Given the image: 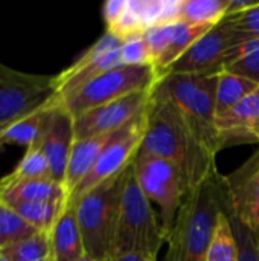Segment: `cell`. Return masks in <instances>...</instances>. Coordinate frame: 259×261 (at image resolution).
Wrapping results in <instances>:
<instances>
[{"label":"cell","mask_w":259,"mask_h":261,"mask_svg":"<svg viewBox=\"0 0 259 261\" xmlns=\"http://www.w3.org/2000/svg\"><path fill=\"white\" fill-rule=\"evenodd\" d=\"M122 66H153L151 54L143 40V34L128 38L121 46Z\"/></svg>","instance_id":"obj_30"},{"label":"cell","mask_w":259,"mask_h":261,"mask_svg":"<svg viewBox=\"0 0 259 261\" xmlns=\"http://www.w3.org/2000/svg\"><path fill=\"white\" fill-rule=\"evenodd\" d=\"M131 167L142 193L160 208V223L168 240L177 213L189 193L185 179L176 165L148 153L142 147Z\"/></svg>","instance_id":"obj_6"},{"label":"cell","mask_w":259,"mask_h":261,"mask_svg":"<svg viewBox=\"0 0 259 261\" xmlns=\"http://www.w3.org/2000/svg\"><path fill=\"white\" fill-rule=\"evenodd\" d=\"M166 44L165 50L156 66V70L162 76V73L171 67L197 40H200L206 32H209L215 24H191L182 20L165 23Z\"/></svg>","instance_id":"obj_19"},{"label":"cell","mask_w":259,"mask_h":261,"mask_svg":"<svg viewBox=\"0 0 259 261\" xmlns=\"http://www.w3.org/2000/svg\"><path fill=\"white\" fill-rule=\"evenodd\" d=\"M127 3H128V0H108L104 3L102 17L107 24V29L111 28L119 20V17L124 14V11L127 8Z\"/></svg>","instance_id":"obj_32"},{"label":"cell","mask_w":259,"mask_h":261,"mask_svg":"<svg viewBox=\"0 0 259 261\" xmlns=\"http://www.w3.org/2000/svg\"><path fill=\"white\" fill-rule=\"evenodd\" d=\"M8 125H9V124H8ZM8 125H0V138H2V135H3V132L6 130V127H8Z\"/></svg>","instance_id":"obj_37"},{"label":"cell","mask_w":259,"mask_h":261,"mask_svg":"<svg viewBox=\"0 0 259 261\" xmlns=\"http://www.w3.org/2000/svg\"><path fill=\"white\" fill-rule=\"evenodd\" d=\"M122 43L124 41L119 37L105 31L104 35L84 50L67 69L55 75V95L58 101H64L101 73L122 66Z\"/></svg>","instance_id":"obj_10"},{"label":"cell","mask_w":259,"mask_h":261,"mask_svg":"<svg viewBox=\"0 0 259 261\" xmlns=\"http://www.w3.org/2000/svg\"><path fill=\"white\" fill-rule=\"evenodd\" d=\"M238 38L240 44L259 38V2L237 14L226 15L221 20Z\"/></svg>","instance_id":"obj_28"},{"label":"cell","mask_w":259,"mask_h":261,"mask_svg":"<svg viewBox=\"0 0 259 261\" xmlns=\"http://www.w3.org/2000/svg\"><path fill=\"white\" fill-rule=\"evenodd\" d=\"M9 261H55L50 231H37L31 237L0 249Z\"/></svg>","instance_id":"obj_23"},{"label":"cell","mask_w":259,"mask_h":261,"mask_svg":"<svg viewBox=\"0 0 259 261\" xmlns=\"http://www.w3.org/2000/svg\"><path fill=\"white\" fill-rule=\"evenodd\" d=\"M32 179H52L49 161L41 151L40 147L32 145L26 148V153L20 159L15 170L5 176V182H18V180H32Z\"/></svg>","instance_id":"obj_25"},{"label":"cell","mask_w":259,"mask_h":261,"mask_svg":"<svg viewBox=\"0 0 259 261\" xmlns=\"http://www.w3.org/2000/svg\"><path fill=\"white\" fill-rule=\"evenodd\" d=\"M240 41L237 35L220 21L209 32H206L200 40H197L171 67H168L165 75H208L220 73L224 67V57L227 50L238 46ZM160 76V78H162Z\"/></svg>","instance_id":"obj_11"},{"label":"cell","mask_w":259,"mask_h":261,"mask_svg":"<svg viewBox=\"0 0 259 261\" xmlns=\"http://www.w3.org/2000/svg\"><path fill=\"white\" fill-rule=\"evenodd\" d=\"M50 242L55 261H76L85 254L73 202H67L52 226Z\"/></svg>","instance_id":"obj_18"},{"label":"cell","mask_w":259,"mask_h":261,"mask_svg":"<svg viewBox=\"0 0 259 261\" xmlns=\"http://www.w3.org/2000/svg\"><path fill=\"white\" fill-rule=\"evenodd\" d=\"M238 248V261H259V237L234 217H227Z\"/></svg>","instance_id":"obj_29"},{"label":"cell","mask_w":259,"mask_h":261,"mask_svg":"<svg viewBox=\"0 0 259 261\" xmlns=\"http://www.w3.org/2000/svg\"><path fill=\"white\" fill-rule=\"evenodd\" d=\"M206 261H238L237 240L234 237L232 226L226 214H221V217L218 219Z\"/></svg>","instance_id":"obj_27"},{"label":"cell","mask_w":259,"mask_h":261,"mask_svg":"<svg viewBox=\"0 0 259 261\" xmlns=\"http://www.w3.org/2000/svg\"><path fill=\"white\" fill-rule=\"evenodd\" d=\"M0 261H9L8 260V257H6L2 251H0Z\"/></svg>","instance_id":"obj_36"},{"label":"cell","mask_w":259,"mask_h":261,"mask_svg":"<svg viewBox=\"0 0 259 261\" xmlns=\"http://www.w3.org/2000/svg\"><path fill=\"white\" fill-rule=\"evenodd\" d=\"M105 261H150L137 254H114Z\"/></svg>","instance_id":"obj_33"},{"label":"cell","mask_w":259,"mask_h":261,"mask_svg":"<svg viewBox=\"0 0 259 261\" xmlns=\"http://www.w3.org/2000/svg\"><path fill=\"white\" fill-rule=\"evenodd\" d=\"M0 197L11 203L17 200H67V193L63 184L53 179H32L18 182L0 180Z\"/></svg>","instance_id":"obj_20"},{"label":"cell","mask_w":259,"mask_h":261,"mask_svg":"<svg viewBox=\"0 0 259 261\" xmlns=\"http://www.w3.org/2000/svg\"><path fill=\"white\" fill-rule=\"evenodd\" d=\"M159 80L160 75L154 66H118L87 83L78 92L61 101V106L76 118L134 92L151 90Z\"/></svg>","instance_id":"obj_7"},{"label":"cell","mask_w":259,"mask_h":261,"mask_svg":"<svg viewBox=\"0 0 259 261\" xmlns=\"http://www.w3.org/2000/svg\"><path fill=\"white\" fill-rule=\"evenodd\" d=\"M229 196L227 217H234L259 237V150L240 168L224 176Z\"/></svg>","instance_id":"obj_13"},{"label":"cell","mask_w":259,"mask_h":261,"mask_svg":"<svg viewBox=\"0 0 259 261\" xmlns=\"http://www.w3.org/2000/svg\"><path fill=\"white\" fill-rule=\"evenodd\" d=\"M259 84L231 73L227 70H221L218 73L217 83V95H215V115L217 118L224 115L234 106H237L241 99H244L249 93H252Z\"/></svg>","instance_id":"obj_22"},{"label":"cell","mask_w":259,"mask_h":261,"mask_svg":"<svg viewBox=\"0 0 259 261\" xmlns=\"http://www.w3.org/2000/svg\"><path fill=\"white\" fill-rule=\"evenodd\" d=\"M55 96V75L26 73L0 63V125L12 124Z\"/></svg>","instance_id":"obj_8"},{"label":"cell","mask_w":259,"mask_h":261,"mask_svg":"<svg viewBox=\"0 0 259 261\" xmlns=\"http://www.w3.org/2000/svg\"><path fill=\"white\" fill-rule=\"evenodd\" d=\"M227 208L224 176L217 170L185 197L166 240L165 261H206L218 219Z\"/></svg>","instance_id":"obj_2"},{"label":"cell","mask_w":259,"mask_h":261,"mask_svg":"<svg viewBox=\"0 0 259 261\" xmlns=\"http://www.w3.org/2000/svg\"><path fill=\"white\" fill-rule=\"evenodd\" d=\"M151 90L134 92L73 118L75 139L110 135L121 130L147 109Z\"/></svg>","instance_id":"obj_12"},{"label":"cell","mask_w":259,"mask_h":261,"mask_svg":"<svg viewBox=\"0 0 259 261\" xmlns=\"http://www.w3.org/2000/svg\"><path fill=\"white\" fill-rule=\"evenodd\" d=\"M166 236L151 202L142 193L133 167L125 171L119 219L113 242L114 254H137L150 261H157ZM110 255V257H111Z\"/></svg>","instance_id":"obj_3"},{"label":"cell","mask_w":259,"mask_h":261,"mask_svg":"<svg viewBox=\"0 0 259 261\" xmlns=\"http://www.w3.org/2000/svg\"><path fill=\"white\" fill-rule=\"evenodd\" d=\"M114 133L85 138V139H75L72 151H70V158L67 162L66 177H64V188H66L67 197L73 194V191L79 187V184L92 171L101 153L104 151L105 145L108 144V141L111 139Z\"/></svg>","instance_id":"obj_17"},{"label":"cell","mask_w":259,"mask_h":261,"mask_svg":"<svg viewBox=\"0 0 259 261\" xmlns=\"http://www.w3.org/2000/svg\"><path fill=\"white\" fill-rule=\"evenodd\" d=\"M73 142H75L73 116L63 106H60L50 122L49 130L46 132L41 142L37 147L41 148V151L49 161L52 179L63 185H64L67 162L70 158Z\"/></svg>","instance_id":"obj_15"},{"label":"cell","mask_w":259,"mask_h":261,"mask_svg":"<svg viewBox=\"0 0 259 261\" xmlns=\"http://www.w3.org/2000/svg\"><path fill=\"white\" fill-rule=\"evenodd\" d=\"M31 225H27L8 203L0 197V249L14 245L20 240H24L35 234Z\"/></svg>","instance_id":"obj_26"},{"label":"cell","mask_w":259,"mask_h":261,"mask_svg":"<svg viewBox=\"0 0 259 261\" xmlns=\"http://www.w3.org/2000/svg\"><path fill=\"white\" fill-rule=\"evenodd\" d=\"M8 205L34 229L50 231L67 200H17Z\"/></svg>","instance_id":"obj_21"},{"label":"cell","mask_w":259,"mask_h":261,"mask_svg":"<svg viewBox=\"0 0 259 261\" xmlns=\"http://www.w3.org/2000/svg\"><path fill=\"white\" fill-rule=\"evenodd\" d=\"M76 261H96V260H95L93 257H90L89 254H84L79 260H76Z\"/></svg>","instance_id":"obj_34"},{"label":"cell","mask_w":259,"mask_h":261,"mask_svg":"<svg viewBox=\"0 0 259 261\" xmlns=\"http://www.w3.org/2000/svg\"><path fill=\"white\" fill-rule=\"evenodd\" d=\"M224 70L259 84V50L240 58L238 61L227 66Z\"/></svg>","instance_id":"obj_31"},{"label":"cell","mask_w":259,"mask_h":261,"mask_svg":"<svg viewBox=\"0 0 259 261\" xmlns=\"http://www.w3.org/2000/svg\"><path fill=\"white\" fill-rule=\"evenodd\" d=\"M60 106L61 102L55 96L47 104L9 124L0 138V147L3 144H18V145H24L26 148L32 145H38L43 136L46 135V132L49 130L50 122Z\"/></svg>","instance_id":"obj_16"},{"label":"cell","mask_w":259,"mask_h":261,"mask_svg":"<svg viewBox=\"0 0 259 261\" xmlns=\"http://www.w3.org/2000/svg\"><path fill=\"white\" fill-rule=\"evenodd\" d=\"M145 127H147V109L111 136L104 151L101 153L99 159L96 161L95 167L87 174V177L79 184V187L73 191V194L69 197V202L78 200L79 197H82L85 193L96 188L102 182L125 171L133 164L139 148L142 147Z\"/></svg>","instance_id":"obj_9"},{"label":"cell","mask_w":259,"mask_h":261,"mask_svg":"<svg viewBox=\"0 0 259 261\" xmlns=\"http://www.w3.org/2000/svg\"><path fill=\"white\" fill-rule=\"evenodd\" d=\"M142 148L176 165L189 191L217 171V154L203 144L180 109L157 84L147 106Z\"/></svg>","instance_id":"obj_1"},{"label":"cell","mask_w":259,"mask_h":261,"mask_svg":"<svg viewBox=\"0 0 259 261\" xmlns=\"http://www.w3.org/2000/svg\"><path fill=\"white\" fill-rule=\"evenodd\" d=\"M125 171L102 182L73 202L84 251L96 261L110 258L113 251Z\"/></svg>","instance_id":"obj_4"},{"label":"cell","mask_w":259,"mask_h":261,"mask_svg":"<svg viewBox=\"0 0 259 261\" xmlns=\"http://www.w3.org/2000/svg\"><path fill=\"white\" fill-rule=\"evenodd\" d=\"M231 0H183L179 20L191 24H218L227 14Z\"/></svg>","instance_id":"obj_24"},{"label":"cell","mask_w":259,"mask_h":261,"mask_svg":"<svg viewBox=\"0 0 259 261\" xmlns=\"http://www.w3.org/2000/svg\"><path fill=\"white\" fill-rule=\"evenodd\" d=\"M255 138H256V141H258L259 144V121L256 122V125H255Z\"/></svg>","instance_id":"obj_35"},{"label":"cell","mask_w":259,"mask_h":261,"mask_svg":"<svg viewBox=\"0 0 259 261\" xmlns=\"http://www.w3.org/2000/svg\"><path fill=\"white\" fill-rule=\"evenodd\" d=\"M259 121V86L237 106L218 116L217 132L221 150L241 144H258L255 125Z\"/></svg>","instance_id":"obj_14"},{"label":"cell","mask_w":259,"mask_h":261,"mask_svg":"<svg viewBox=\"0 0 259 261\" xmlns=\"http://www.w3.org/2000/svg\"><path fill=\"white\" fill-rule=\"evenodd\" d=\"M217 83L218 73L165 75L157 83V86L180 109L194 132L214 154L221 151L215 124Z\"/></svg>","instance_id":"obj_5"}]
</instances>
